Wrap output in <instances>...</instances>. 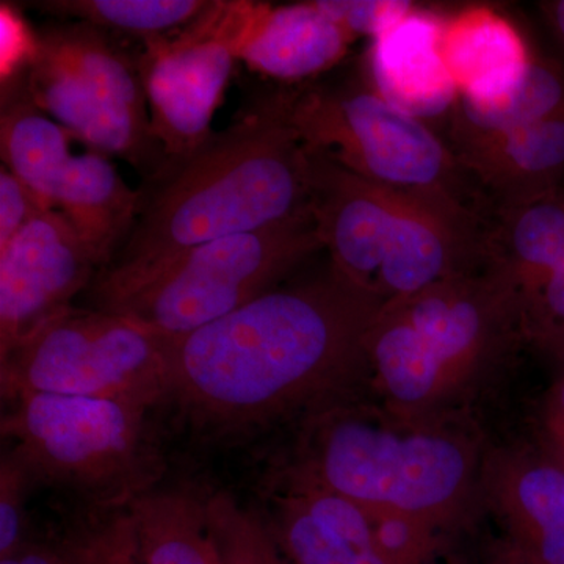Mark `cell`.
<instances>
[{
	"label": "cell",
	"mask_w": 564,
	"mask_h": 564,
	"mask_svg": "<svg viewBox=\"0 0 564 564\" xmlns=\"http://www.w3.org/2000/svg\"><path fill=\"white\" fill-rule=\"evenodd\" d=\"M480 564H521L514 558L502 544L497 545L496 551L491 555L486 556L484 563Z\"/></svg>",
	"instance_id": "33"
},
{
	"label": "cell",
	"mask_w": 564,
	"mask_h": 564,
	"mask_svg": "<svg viewBox=\"0 0 564 564\" xmlns=\"http://www.w3.org/2000/svg\"><path fill=\"white\" fill-rule=\"evenodd\" d=\"M383 304L329 262L310 280L170 337L169 399L193 429L220 440L340 402L367 378V343Z\"/></svg>",
	"instance_id": "1"
},
{
	"label": "cell",
	"mask_w": 564,
	"mask_h": 564,
	"mask_svg": "<svg viewBox=\"0 0 564 564\" xmlns=\"http://www.w3.org/2000/svg\"><path fill=\"white\" fill-rule=\"evenodd\" d=\"M65 549L74 564H141L129 508L99 516L93 524L84 527Z\"/></svg>",
	"instance_id": "24"
},
{
	"label": "cell",
	"mask_w": 564,
	"mask_h": 564,
	"mask_svg": "<svg viewBox=\"0 0 564 564\" xmlns=\"http://www.w3.org/2000/svg\"><path fill=\"white\" fill-rule=\"evenodd\" d=\"M454 155L502 209L533 202L564 187V111Z\"/></svg>",
	"instance_id": "17"
},
{
	"label": "cell",
	"mask_w": 564,
	"mask_h": 564,
	"mask_svg": "<svg viewBox=\"0 0 564 564\" xmlns=\"http://www.w3.org/2000/svg\"><path fill=\"white\" fill-rule=\"evenodd\" d=\"M444 20L414 9L372 40V88L397 109L419 120L440 117L458 99L441 54Z\"/></svg>",
	"instance_id": "16"
},
{
	"label": "cell",
	"mask_w": 564,
	"mask_h": 564,
	"mask_svg": "<svg viewBox=\"0 0 564 564\" xmlns=\"http://www.w3.org/2000/svg\"><path fill=\"white\" fill-rule=\"evenodd\" d=\"M265 7L247 0L209 2L180 31L144 40L135 66L163 158L187 154L210 135L234 63Z\"/></svg>",
	"instance_id": "11"
},
{
	"label": "cell",
	"mask_w": 564,
	"mask_h": 564,
	"mask_svg": "<svg viewBox=\"0 0 564 564\" xmlns=\"http://www.w3.org/2000/svg\"><path fill=\"white\" fill-rule=\"evenodd\" d=\"M536 433L538 452L564 469V375L541 400Z\"/></svg>",
	"instance_id": "30"
},
{
	"label": "cell",
	"mask_w": 564,
	"mask_h": 564,
	"mask_svg": "<svg viewBox=\"0 0 564 564\" xmlns=\"http://www.w3.org/2000/svg\"><path fill=\"white\" fill-rule=\"evenodd\" d=\"M560 111H564V70L555 62L533 58L524 84L499 109H474L456 99L451 110L454 152L554 117Z\"/></svg>",
	"instance_id": "21"
},
{
	"label": "cell",
	"mask_w": 564,
	"mask_h": 564,
	"mask_svg": "<svg viewBox=\"0 0 564 564\" xmlns=\"http://www.w3.org/2000/svg\"><path fill=\"white\" fill-rule=\"evenodd\" d=\"M389 415V414H388ZM292 469L380 518L447 540L480 510L485 454L444 421L403 422L345 400L307 415Z\"/></svg>",
	"instance_id": "3"
},
{
	"label": "cell",
	"mask_w": 564,
	"mask_h": 564,
	"mask_svg": "<svg viewBox=\"0 0 564 564\" xmlns=\"http://www.w3.org/2000/svg\"><path fill=\"white\" fill-rule=\"evenodd\" d=\"M441 54L459 101L480 110L510 101L533 61L518 29L488 7L444 20Z\"/></svg>",
	"instance_id": "15"
},
{
	"label": "cell",
	"mask_w": 564,
	"mask_h": 564,
	"mask_svg": "<svg viewBox=\"0 0 564 564\" xmlns=\"http://www.w3.org/2000/svg\"><path fill=\"white\" fill-rule=\"evenodd\" d=\"M99 270L90 248L54 209L0 248V358L73 307Z\"/></svg>",
	"instance_id": "12"
},
{
	"label": "cell",
	"mask_w": 564,
	"mask_h": 564,
	"mask_svg": "<svg viewBox=\"0 0 564 564\" xmlns=\"http://www.w3.org/2000/svg\"><path fill=\"white\" fill-rule=\"evenodd\" d=\"M551 348H554L556 355H558L560 358H562L564 361V337H562V339L560 340H556V343L552 344Z\"/></svg>",
	"instance_id": "34"
},
{
	"label": "cell",
	"mask_w": 564,
	"mask_h": 564,
	"mask_svg": "<svg viewBox=\"0 0 564 564\" xmlns=\"http://www.w3.org/2000/svg\"><path fill=\"white\" fill-rule=\"evenodd\" d=\"M484 247L489 267L514 289L524 317L564 258V187L502 209V225Z\"/></svg>",
	"instance_id": "19"
},
{
	"label": "cell",
	"mask_w": 564,
	"mask_h": 564,
	"mask_svg": "<svg viewBox=\"0 0 564 564\" xmlns=\"http://www.w3.org/2000/svg\"><path fill=\"white\" fill-rule=\"evenodd\" d=\"M355 40L318 2L267 3L245 41L239 61L263 76L300 80L329 69Z\"/></svg>",
	"instance_id": "18"
},
{
	"label": "cell",
	"mask_w": 564,
	"mask_h": 564,
	"mask_svg": "<svg viewBox=\"0 0 564 564\" xmlns=\"http://www.w3.org/2000/svg\"><path fill=\"white\" fill-rule=\"evenodd\" d=\"M150 411L117 400L28 393L11 402L2 434L33 485L76 494L109 513L129 508L161 478Z\"/></svg>",
	"instance_id": "6"
},
{
	"label": "cell",
	"mask_w": 564,
	"mask_h": 564,
	"mask_svg": "<svg viewBox=\"0 0 564 564\" xmlns=\"http://www.w3.org/2000/svg\"><path fill=\"white\" fill-rule=\"evenodd\" d=\"M307 154L315 229L352 284L388 303L473 270L484 252L474 221Z\"/></svg>",
	"instance_id": "5"
},
{
	"label": "cell",
	"mask_w": 564,
	"mask_h": 564,
	"mask_svg": "<svg viewBox=\"0 0 564 564\" xmlns=\"http://www.w3.org/2000/svg\"><path fill=\"white\" fill-rule=\"evenodd\" d=\"M212 532L225 564H289L269 522L229 494L206 499Z\"/></svg>",
	"instance_id": "23"
},
{
	"label": "cell",
	"mask_w": 564,
	"mask_h": 564,
	"mask_svg": "<svg viewBox=\"0 0 564 564\" xmlns=\"http://www.w3.org/2000/svg\"><path fill=\"white\" fill-rule=\"evenodd\" d=\"M41 111L104 155H117L150 176L163 161L135 62L85 22L39 35L24 74Z\"/></svg>",
	"instance_id": "10"
},
{
	"label": "cell",
	"mask_w": 564,
	"mask_h": 564,
	"mask_svg": "<svg viewBox=\"0 0 564 564\" xmlns=\"http://www.w3.org/2000/svg\"><path fill=\"white\" fill-rule=\"evenodd\" d=\"M0 76L2 90H6L31 66L39 52V36L28 28L20 11L6 2L0 7Z\"/></svg>",
	"instance_id": "27"
},
{
	"label": "cell",
	"mask_w": 564,
	"mask_h": 564,
	"mask_svg": "<svg viewBox=\"0 0 564 564\" xmlns=\"http://www.w3.org/2000/svg\"><path fill=\"white\" fill-rule=\"evenodd\" d=\"M141 564H225L206 500L150 491L129 505Z\"/></svg>",
	"instance_id": "20"
},
{
	"label": "cell",
	"mask_w": 564,
	"mask_h": 564,
	"mask_svg": "<svg viewBox=\"0 0 564 564\" xmlns=\"http://www.w3.org/2000/svg\"><path fill=\"white\" fill-rule=\"evenodd\" d=\"M527 332L543 344L564 337V258L525 310Z\"/></svg>",
	"instance_id": "29"
},
{
	"label": "cell",
	"mask_w": 564,
	"mask_h": 564,
	"mask_svg": "<svg viewBox=\"0 0 564 564\" xmlns=\"http://www.w3.org/2000/svg\"><path fill=\"white\" fill-rule=\"evenodd\" d=\"M0 384L10 403L52 393L152 410L170 397V337L126 315L69 307L0 358Z\"/></svg>",
	"instance_id": "8"
},
{
	"label": "cell",
	"mask_w": 564,
	"mask_h": 564,
	"mask_svg": "<svg viewBox=\"0 0 564 564\" xmlns=\"http://www.w3.org/2000/svg\"><path fill=\"white\" fill-rule=\"evenodd\" d=\"M289 121L304 148L362 180L473 221L459 195L454 151L419 118L367 85L310 87L289 95Z\"/></svg>",
	"instance_id": "7"
},
{
	"label": "cell",
	"mask_w": 564,
	"mask_h": 564,
	"mask_svg": "<svg viewBox=\"0 0 564 564\" xmlns=\"http://www.w3.org/2000/svg\"><path fill=\"white\" fill-rule=\"evenodd\" d=\"M322 248L310 209L182 252L101 311L126 315L174 339L273 291Z\"/></svg>",
	"instance_id": "9"
},
{
	"label": "cell",
	"mask_w": 564,
	"mask_h": 564,
	"mask_svg": "<svg viewBox=\"0 0 564 564\" xmlns=\"http://www.w3.org/2000/svg\"><path fill=\"white\" fill-rule=\"evenodd\" d=\"M318 3L352 39L361 35L378 39L414 10L413 3L402 0H318Z\"/></svg>",
	"instance_id": "26"
},
{
	"label": "cell",
	"mask_w": 564,
	"mask_h": 564,
	"mask_svg": "<svg viewBox=\"0 0 564 564\" xmlns=\"http://www.w3.org/2000/svg\"><path fill=\"white\" fill-rule=\"evenodd\" d=\"M44 11L76 18L93 28L131 33L143 40L169 35L195 21L203 0H58L35 3Z\"/></svg>",
	"instance_id": "22"
},
{
	"label": "cell",
	"mask_w": 564,
	"mask_h": 564,
	"mask_svg": "<svg viewBox=\"0 0 564 564\" xmlns=\"http://www.w3.org/2000/svg\"><path fill=\"white\" fill-rule=\"evenodd\" d=\"M32 192L70 223L101 270L131 232L140 206L139 188L129 187L113 163L96 151L82 155L69 151Z\"/></svg>",
	"instance_id": "14"
},
{
	"label": "cell",
	"mask_w": 564,
	"mask_h": 564,
	"mask_svg": "<svg viewBox=\"0 0 564 564\" xmlns=\"http://www.w3.org/2000/svg\"><path fill=\"white\" fill-rule=\"evenodd\" d=\"M543 6L545 14H547L549 22H551L556 35H558L564 43V0L543 3Z\"/></svg>",
	"instance_id": "32"
},
{
	"label": "cell",
	"mask_w": 564,
	"mask_h": 564,
	"mask_svg": "<svg viewBox=\"0 0 564 564\" xmlns=\"http://www.w3.org/2000/svg\"><path fill=\"white\" fill-rule=\"evenodd\" d=\"M525 333L510 282L488 265L383 304L367 343V378L403 422L443 421Z\"/></svg>",
	"instance_id": "4"
},
{
	"label": "cell",
	"mask_w": 564,
	"mask_h": 564,
	"mask_svg": "<svg viewBox=\"0 0 564 564\" xmlns=\"http://www.w3.org/2000/svg\"><path fill=\"white\" fill-rule=\"evenodd\" d=\"M47 210L44 203L7 166L0 172V248L14 239L39 215Z\"/></svg>",
	"instance_id": "28"
},
{
	"label": "cell",
	"mask_w": 564,
	"mask_h": 564,
	"mask_svg": "<svg viewBox=\"0 0 564 564\" xmlns=\"http://www.w3.org/2000/svg\"><path fill=\"white\" fill-rule=\"evenodd\" d=\"M0 564H74L73 560L63 547H51V545L24 544L9 558L0 560Z\"/></svg>",
	"instance_id": "31"
},
{
	"label": "cell",
	"mask_w": 564,
	"mask_h": 564,
	"mask_svg": "<svg viewBox=\"0 0 564 564\" xmlns=\"http://www.w3.org/2000/svg\"><path fill=\"white\" fill-rule=\"evenodd\" d=\"M33 486L31 475L11 452L0 463V560L17 554L24 541L25 503Z\"/></svg>",
	"instance_id": "25"
},
{
	"label": "cell",
	"mask_w": 564,
	"mask_h": 564,
	"mask_svg": "<svg viewBox=\"0 0 564 564\" xmlns=\"http://www.w3.org/2000/svg\"><path fill=\"white\" fill-rule=\"evenodd\" d=\"M289 95L259 99L195 150L163 158L139 188L131 232L90 285L95 310L198 245L310 212V154L289 121Z\"/></svg>",
	"instance_id": "2"
},
{
	"label": "cell",
	"mask_w": 564,
	"mask_h": 564,
	"mask_svg": "<svg viewBox=\"0 0 564 564\" xmlns=\"http://www.w3.org/2000/svg\"><path fill=\"white\" fill-rule=\"evenodd\" d=\"M480 494L519 563L564 564L562 467L538 451L499 448L485 455Z\"/></svg>",
	"instance_id": "13"
}]
</instances>
